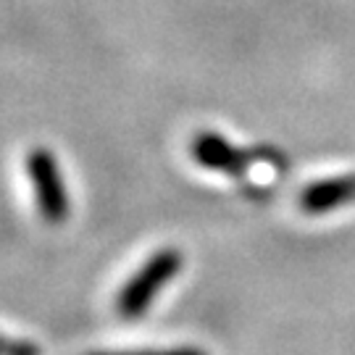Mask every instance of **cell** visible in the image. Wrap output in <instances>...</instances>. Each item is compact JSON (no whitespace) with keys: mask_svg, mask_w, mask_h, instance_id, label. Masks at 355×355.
Wrapping results in <instances>:
<instances>
[{"mask_svg":"<svg viewBox=\"0 0 355 355\" xmlns=\"http://www.w3.org/2000/svg\"><path fill=\"white\" fill-rule=\"evenodd\" d=\"M355 198V177L345 179H327V182H316L303 192L300 205L308 214H327L337 205L350 203Z\"/></svg>","mask_w":355,"mask_h":355,"instance_id":"4","label":"cell"},{"mask_svg":"<svg viewBox=\"0 0 355 355\" xmlns=\"http://www.w3.org/2000/svg\"><path fill=\"white\" fill-rule=\"evenodd\" d=\"M0 355H40V347L26 340H13L0 334Z\"/></svg>","mask_w":355,"mask_h":355,"instance_id":"5","label":"cell"},{"mask_svg":"<svg viewBox=\"0 0 355 355\" xmlns=\"http://www.w3.org/2000/svg\"><path fill=\"white\" fill-rule=\"evenodd\" d=\"M182 268V253L174 248L158 250L155 255L148 258V263L124 284V290L119 292V313L127 318L142 316L150 303L158 297V292L164 290L168 282L174 279Z\"/></svg>","mask_w":355,"mask_h":355,"instance_id":"2","label":"cell"},{"mask_svg":"<svg viewBox=\"0 0 355 355\" xmlns=\"http://www.w3.org/2000/svg\"><path fill=\"white\" fill-rule=\"evenodd\" d=\"M26 174H29L32 187H35L40 216L48 224L66 221V216L71 211V200H69L64 177H61V168L55 164L53 153L45 148H35L26 155Z\"/></svg>","mask_w":355,"mask_h":355,"instance_id":"3","label":"cell"},{"mask_svg":"<svg viewBox=\"0 0 355 355\" xmlns=\"http://www.w3.org/2000/svg\"><path fill=\"white\" fill-rule=\"evenodd\" d=\"M95 355H205L198 347H171V350H135V353H95Z\"/></svg>","mask_w":355,"mask_h":355,"instance_id":"6","label":"cell"},{"mask_svg":"<svg viewBox=\"0 0 355 355\" xmlns=\"http://www.w3.org/2000/svg\"><path fill=\"white\" fill-rule=\"evenodd\" d=\"M192 158L203 168H211V171H221V174H229V177H248V174H258L253 171L255 166L263 168V171H271L274 177L282 174L284 168V155L277 150H242V148H234L232 142H227L221 135H214V132H203L192 140Z\"/></svg>","mask_w":355,"mask_h":355,"instance_id":"1","label":"cell"}]
</instances>
